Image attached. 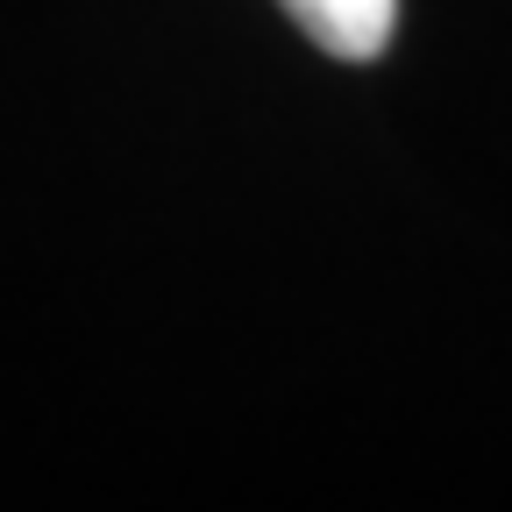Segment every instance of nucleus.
<instances>
[{"label":"nucleus","mask_w":512,"mask_h":512,"mask_svg":"<svg viewBox=\"0 0 512 512\" xmlns=\"http://www.w3.org/2000/svg\"><path fill=\"white\" fill-rule=\"evenodd\" d=\"M278 8L328 57H356V64L392 43V22H399V0H278Z\"/></svg>","instance_id":"f257e3e1"}]
</instances>
